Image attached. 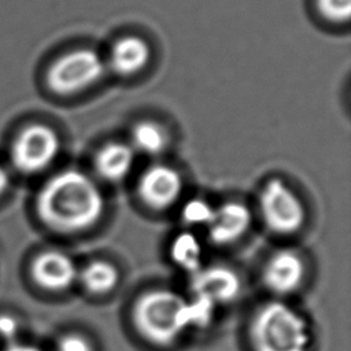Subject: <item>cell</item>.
Returning a JSON list of instances; mask_svg holds the SVG:
<instances>
[{"instance_id":"1","label":"cell","mask_w":351,"mask_h":351,"mask_svg":"<svg viewBox=\"0 0 351 351\" xmlns=\"http://www.w3.org/2000/svg\"><path fill=\"white\" fill-rule=\"evenodd\" d=\"M37 211L52 229L81 232L101 218L104 199L90 177L70 169L58 173L41 188Z\"/></svg>"},{"instance_id":"2","label":"cell","mask_w":351,"mask_h":351,"mask_svg":"<svg viewBox=\"0 0 351 351\" xmlns=\"http://www.w3.org/2000/svg\"><path fill=\"white\" fill-rule=\"evenodd\" d=\"M133 322L145 339L156 344H169L193 328L189 302L169 289L141 295L133 307Z\"/></svg>"},{"instance_id":"3","label":"cell","mask_w":351,"mask_h":351,"mask_svg":"<svg viewBox=\"0 0 351 351\" xmlns=\"http://www.w3.org/2000/svg\"><path fill=\"white\" fill-rule=\"evenodd\" d=\"M254 351H307L311 343L306 319L282 302H269L251 324Z\"/></svg>"},{"instance_id":"4","label":"cell","mask_w":351,"mask_h":351,"mask_svg":"<svg viewBox=\"0 0 351 351\" xmlns=\"http://www.w3.org/2000/svg\"><path fill=\"white\" fill-rule=\"evenodd\" d=\"M106 73L101 56L90 48H78L58 58L47 71V84L58 95H73L84 90Z\"/></svg>"},{"instance_id":"5","label":"cell","mask_w":351,"mask_h":351,"mask_svg":"<svg viewBox=\"0 0 351 351\" xmlns=\"http://www.w3.org/2000/svg\"><path fill=\"white\" fill-rule=\"evenodd\" d=\"M259 207L267 228L278 234L295 233L304 223L303 203L280 178L267 181L262 188Z\"/></svg>"},{"instance_id":"6","label":"cell","mask_w":351,"mask_h":351,"mask_svg":"<svg viewBox=\"0 0 351 351\" xmlns=\"http://www.w3.org/2000/svg\"><path fill=\"white\" fill-rule=\"evenodd\" d=\"M60 141L56 132L41 123L25 128L12 147V160L23 173H37L47 169L56 158Z\"/></svg>"},{"instance_id":"7","label":"cell","mask_w":351,"mask_h":351,"mask_svg":"<svg viewBox=\"0 0 351 351\" xmlns=\"http://www.w3.org/2000/svg\"><path fill=\"white\" fill-rule=\"evenodd\" d=\"M182 191V180L169 165H152L138 180V195L152 208H167L177 202Z\"/></svg>"},{"instance_id":"8","label":"cell","mask_w":351,"mask_h":351,"mask_svg":"<svg viewBox=\"0 0 351 351\" xmlns=\"http://www.w3.org/2000/svg\"><path fill=\"white\" fill-rule=\"evenodd\" d=\"M191 276V289L193 295L203 296L217 306L233 300L240 292V280L229 267H202Z\"/></svg>"},{"instance_id":"9","label":"cell","mask_w":351,"mask_h":351,"mask_svg":"<svg viewBox=\"0 0 351 351\" xmlns=\"http://www.w3.org/2000/svg\"><path fill=\"white\" fill-rule=\"evenodd\" d=\"M251 225V213L240 202H226L214 208L207 225L208 236L213 243L226 245L237 241Z\"/></svg>"},{"instance_id":"10","label":"cell","mask_w":351,"mask_h":351,"mask_svg":"<svg viewBox=\"0 0 351 351\" xmlns=\"http://www.w3.org/2000/svg\"><path fill=\"white\" fill-rule=\"evenodd\" d=\"M304 265L296 252L282 250L270 256L263 270L265 285L277 295H288L299 288Z\"/></svg>"},{"instance_id":"11","label":"cell","mask_w":351,"mask_h":351,"mask_svg":"<svg viewBox=\"0 0 351 351\" xmlns=\"http://www.w3.org/2000/svg\"><path fill=\"white\" fill-rule=\"evenodd\" d=\"M32 271L36 282L49 291L67 289L78 278L74 261L59 251L40 254L33 262Z\"/></svg>"},{"instance_id":"12","label":"cell","mask_w":351,"mask_h":351,"mask_svg":"<svg viewBox=\"0 0 351 351\" xmlns=\"http://www.w3.org/2000/svg\"><path fill=\"white\" fill-rule=\"evenodd\" d=\"M151 60L149 44L138 36H125L111 48L108 63L114 73L129 77L140 73Z\"/></svg>"},{"instance_id":"13","label":"cell","mask_w":351,"mask_h":351,"mask_svg":"<svg viewBox=\"0 0 351 351\" xmlns=\"http://www.w3.org/2000/svg\"><path fill=\"white\" fill-rule=\"evenodd\" d=\"M134 151L125 143H108L100 148L95 158V167L107 181H121L132 170Z\"/></svg>"},{"instance_id":"14","label":"cell","mask_w":351,"mask_h":351,"mask_svg":"<svg viewBox=\"0 0 351 351\" xmlns=\"http://www.w3.org/2000/svg\"><path fill=\"white\" fill-rule=\"evenodd\" d=\"M170 256L173 262L189 274L202 269L203 248L197 237L189 232L180 233L171 243Z\"/></svg>"},{"instance_id":"15","label":"cell","mask_w":351,"mask_h":351,"mask_svg":"<svg viewBox=\"0 0 351 351\" xmlns=\"http://www.w3.org/2000/svg\"><path fill=\"white\" fill-rule=\"evenodd\" d=\"M78 277L85 289L95 295H103L112 291L119 281L118 270L114 265L104 261H95L86 265Z\"/></svg>"},{"instance_id":"16","label":"cell","mask_w":351,"mask_h":351,"mask_svg":"<svg viewBox=\"0 0 351 351\" xmlns=\"http://www.w3.org/2000/svg\"><path fill=\"white\" fill-rule=\"evenodd\" d=\"M166 143V133L158 123L151 121H141L133 126L132 148H136L145 155L154 156L165 149Z\"/></svg>"},{"instance_id":"17","label":"cell","mask_w":351,"mask_h":351,"mask_svg":"<svg viewBox=\"0 0 351 351\" xmlns=\"http://www.w3.org/2000/svg\"><path fill=\"white\" fill-rule=\"evenodd\" d=\"M214 213V207L203 199H192L182 208V219L188 225L207 226Z\"/></svg>"},{"instance_id":"18","label":"cell","mask_w":351,"mask_h":351,"mask_svg":"<svg viewBox=\"0 0 351 351\" xmlns=\"http://www.w3.org/2000/svg\"><path fill=\"white\" fill-rule=\"evenodd\" d=\"M319 12L332 22H346L351 14V0H317Z\"/></svg>"},{"instance_id":"19","label":"cell","mask_w":351,"mask_h":351,"mask_svg":"<svg viewBox=\"0 0 351 351\" xmlns=\"http://www.w3.org/2000/svg\"><path fill=\"white\" fill-rule=\"evenodd\" d=\"M58 351H92V347L84 337L69 335L59 341Z\"/></svg>"},{"instance_id":"20","label":"cell","mask_w":351,"mask_h":351,"mask_svg":"<svg viewBox=\"0 0 351 351\" xmlns=\"http://www.w3.org/2000/svg\"><path fill=\"white\" fill-rule=\"evenodd\" d=\"M18 324L16 321L10 315H0V336L4 339H12L16 335Z\"/></svg>"},{"instance_id":"21","label":"cell","mask_w":351,"mask_h":351,"mask_svg":"<svg viewBox=\"0 0 351 351\" xmlns=\"http://www.w3.org/2000/svg\"><path fill=\"white\" fill-rule=\"evenodd\" d=\"M8 182H10V177L5 171V169L0 165V195L5 191V188L8 186Z\"/></svg>"},{"instance_id":"22","label":"cell","mask_w":351,"mask_h":351,"mask_svg":"<svg viewBox=\"0 0 351 351\" xmlns=\"http://www.w3.org/2000/svg\"><path fill=\"white\" fill-rule=\"evenodd\" d=\"M7 351H43L34 346H26V344H15L11 346Z\"/></svg>"}]
</instances>
